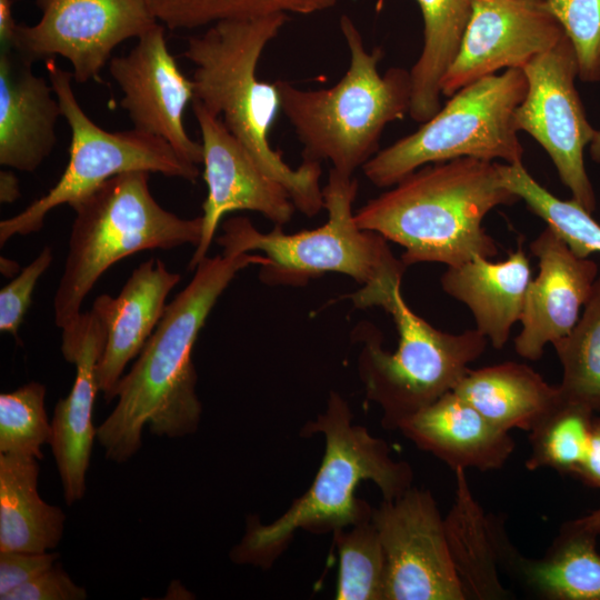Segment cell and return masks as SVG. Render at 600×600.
I'll return each mask as SVG.
<instances>
[{
    "label": "cell",
    "mask_w": 600,
    "mask_h": 600,
    "mask_svg": "<svg viewBox=\"0 0 600 600\" xmlns=\"http://www.w3.org/2000/svg\"><path fill=\"white\" fill-rule=\"evenodd\" d=\"M456 500L444 518L453 567L466 599L500 600L510 592L499 579V557L494 540V517L476 501L464 469H456Z\"/></svg>",
    "instance_id": "484cf974"
},
{
    "label": "cell",
    "mask_w": 600,
    "mask_h": 600,
    "mask_svg": "<svg viewBox=\"0 0 600 600\" xmlns=\"http://www.w3.org/2000/svg\"><path fill=\"white\" fill-rule=\"evenodd\" d=\"M20 197L19 181L11 171L0 172V201L1 203L14 202Z\"/></svg>",
    "instance_id": "ab89813d"
},
{
    "label": "cell",
    "mask_w": 600,
    "mask_h": 600,
    "mask_svg": "<svg viewBox=\"0 0 600 600\" xmlns=\"http://www.w3.org/2000/svg\"><path fill=\"white\" fill-rule=\"evenodd\" d=\"M332 536L339 556L336 599L384 600L387 561L372 518Z\"/></svg>",
    "instance_id": "4dcf8cb0"
},
{
    "label": "cell",
    "mask_w": 600,
    "mask_h": 600,
    "mask_svg": "<svg viewBox=\"0 0 600 600\" xmlns=\"http://www.w3.org/2000/svg\"><path fill=\"white\" fill-rule=\"evenodd\" d=\"M530 250L538 258L539 272L526 291L514 349L534 361L548 343L567 337L577 324L597 280L598 266L577 257L549 227L531 242Z\"/></svg>",
    "instance_id": "ac0fdd59"
},
{
    "label": "cell",
    "mask_w": 600,
    "mask_h": 600,
    "mask_svg": "<svg viewBox=\"0 0 600 600\" xmlns=\"http://www.w3.org/2000/svg\"><path fill=\"white\" fill-rule=\"evenodd\" d=\"M19 270V266L16 261L1 257L0 258V271L3 276L11 277Z\"/></svg>",
    "instance_id": "b9f144b4"
},
{
    "label": "cell",
    "mask_w": 600,
    "mask_h": 600,
    "mask_svg": "<svg viewBox=\"0 0 600 600\" xmlns=\"http://www.w3.org/2000/svg\"><path fill=\"white\" fill-rule=\"evenodd\" d=\"M107 330L92 311L62 330L63 358L76 366V378L66 398L54 407L49 444L57 464L67 504L81 500L87 490V472L97 428L93 409L100 391L97 368L104 349Z\"/></svg>",
    "instance_id": "e0dca14e"
},
{
    "label": "cell",
    "mask_w": 600,
    "mask_h": 600,
    "mask_svg": "<svg viewBox=\"0 0 600 600\" xmlns=\"http://www.w3.org/2000/svg\"><path fill=\"white\" fill-rule=\"evenodd\" d=\"M401 278L384 276L349 296L357 308L382 307L396 324L399 341L394 352L382 348V337L372 326L358 333L363 343L358 371L366 396L381 408L382 426L389 430L454 390L468 364L487 346V338L477 329L449 333L414 313L401 294Z\"/></svg>",
    "instance_id": "8992f818"
},
{
    "label": "cell",
    "mask_w": 600,
    "mask_h": 600,
    "mask_svg": "<svg viewBox=\"0 0 600 600\" xmlns=\"http://www.w3.org/2000/svg\"><path fill=\"white\" fill-rule=\"evenodd\" d=\"M147 171L120 173L70 207L76 217L53 309L62 330L76 324L81 304L117 261L138 251L197 247L202 217L183 219L152 197Z\"/></svg>",
    "instance_id": "52a82bcc"
},
{
    "label": "cell",
    "mask_w": 600,
    "mask_h": 600,
    "mask_svg": "<svg viewBox=\"0 0 600 600\" xmlns=\"http://www.w3.org/2000/svg\"><path fill=\"white\" fill-rule=\"evenodd\" d=\"M62 116L54 90L12 49L0 53V163L32 172L51 153Z\"/></svg>",
    "instance_id": "ffe728a7"
},
{
    "label": "cell",
    "mask_w": 600,
    "mask_h": 600,
    "mask_svg": "<svg viewBox=\"0 0 600 600\" xmlns=\"http://www.w3.org/2000/svg\"><path fill=\"white\" fill-rule=\"evenodd\" d=\"M44 397L46 387L37 381L0 394V453L43 458L51 437Z\"/></svg>",
    "instance_id": "d6a6232c"
},
{
    "label": "cell",
    "mask_w": 600,
    "mask_h": 600,
    "mask_svg": "<svg viewBox=\"0 0 600 600\" xmlns=\"http://www.w3.org/2000/svg\"><path fill=\"white\" fill-rule=\"evenodd\" d=\"M566 34L544 2L472 0V13L460 50L441 82L451 97L496 71L523 68Z\"/></svg>",
    "instance_id": "2e32d148"
},
{
    "label": "cell",
    "mask_w": 600,
    "mask_h": 600,
    "mask_svg": "<svg viewBox=\"0 0 600 600\" xmlns=\"http://www.w3.org/2000/svg\"><path fill=\"white\" fill-rule=\"evenodd\" d=\"M519 200L502 186L498 162L463 157L417 169L354 211V221L401 246L407 267H452L497 256L482 220L493 208Z\"/></svg>",
    "instance_id": "7a4b0ae2"
},
{
    "label": "cell",
    "mask_w": 600,
    "mask_h": 600,
    "mask_svg": "<svg viewBox=\"0 0 600 600\" xmlns=\"http://www.w3.org/2000/svg\"><path fill=\"white\" fill-rule=\"evenodd\" d=\"M179 281V273L152 258L133 270L118 297L96 298L91 310L107 330L97 368L99 390L106 401L114 399L127 364L141 352L154 331L167 307V297Z\"/></svg>",
    "instance_id": "d6986e66"
},
{
    "label": "cell",
    "mask_w": 600,
    "mask_h": 600,
    "mask_svg": "<svg viewBox=\"0 0 600 600\" xmlns=\"http://www.w3.org/2000/svg\"><path fill=\"white\" fill-rule=\"evenodd\" d=\"M87 597V590L77 584L57 561L51 568L12 590L3 600H84Z\"/></svg>",
    "instance_id": "d590c367"
},
{
    "label": "cell",
    "mask_w": 600,
    "mask_h": 600,
    "mask_svg": "<svg viewBox=\"0 0 600 600\" xmlns=\"http://www.w3.org/2000/svg\"><path fill=\"white\" fill-rule=\"evenodd\" d=\"M527 89L521 68L461 88L417 131L379 150L362 167L366 178L387 188L426 164L463 157L522 162L514 112Z\"/></svg>",
    "instance_id": "9c48e42d"
},
{
    "label": "cell",
    "mask_w": 600,
    "mask_h": 600,
    "mask_svg": "<svg viewBox=\"0 0 600 600\" xmlns=\"http://www.w3.org/2000/svg\"><path fill=\"white\" fill-rule=\"evenodd\" d=\"M553 347L563 370L562 399L600 411V277L574 328Z\"/></svg>",
    "instance_id": "f1b7e54d"
},
{
    "label": "cell",
    "mask_w": 600,
    "mask_h": 600,
    "mask_svg": "<svg viewBox=\"0 0 600 600\" xmlns=\"http://www.w3.org/2000/svg\"><path fill=\"white\" fill-rule=\"evenodd\" d=\"M453 391L504 431H530L561 398L558 386L512 361L469 369Z\"/></svg>",
    "instance_id": "cb8c5ba5"
},
{
    "label": "cell",
    "mask_w": 600,
    "mask_h": 600,
    "mask_svg": "<svg viewBox=\"0 0 600 600\" xmlns=\"http://www.w3.org/2000/svg\"><path fill=\"white\" fill-rule=\"evenodd\" d=\"M288 20L286 13L226 19L188 39L183 56L194 64V99L221 117L228 130L260 167L289 192L296 209L308 217L323 208L321 162L303 160L291 168L273 150L269 132L281 110L276 82L258 79L262 52Z\"/></svg>",
    "instance_id": "277c9868"
},
{
    "label": "cell",
    "mask_w": 600,
    "mask_h": 600,
    "mask_svg": "<svg viewBox=\"0 0 600 600\" xmlns=\"http://www.w3.org/2000/svg\"><path fill=\"white\" fill-rule=\"evenodd\" d=\"M357 193V179L331 168L322 188L328 211L322 226L290 234L276 226L263 233L248 218L233 217L223 222L216 241L223 253L262 252L269 263L261 266L259 276L268 284L301 286L336 272L367 286L388 274H403L407 266L393 256L388 240L357 226L352 209Z\"/></svg>",
    "instance_id": "ba28073f"
},
{
    "label": "cell",
    "mask_w": 600,
    "mask_h": 600,
    "mask_svg": "<svg viewBox=\"0 0 600 600\" xmlns=\"http://www.w3.org/2000/svg\"><path fill=\"white\" fill-rule=\"evenodd\" d=\"M398 430L419 449L456 469L502 468L516 443L453 390L403 420Z\"/></svg>",
    "instance_id": "44dd1931"
},
{
    "label": "cell",
    "mask_w": 600,
    "mask_h": 600,
    "mask_svg": "<svg viewBox=\"0 0 600 600\" xmlns=\"http://www.w3.org/2000/svg\"><path fill=\"white\" fill-rule=\"evenodd\" d=\"M39 459L0 453V551L46 552L58 547L66 514L38 492Z\"/></svg>",
    "instance_id": "d4e9b609"
},
{
    "label": "cell",
    "mask_w": 600,
    "mask_h": 600,
    "mask_svg": "<svg viewBox=\"0 0 600 600\" xmlns=\"http://www.w3.org/2000/svg\"><path fill=\"white\" fill-rule=\"evenodd\" d=\"M503 187L523 200L528 208L579 258L600 253V224L576 200H562L543 188L522 162L498 163Z\"/></svg>",
    "instance_id": "83f0119b"
},
{
    "label": "cell",
    "mask_w": 600,
    "mask_h": 600,
    "mask_svg": "<svg viewBox=\"0 0 600 600\" xmlns=\"http://www.w3.org/2000/svg\"><path fill=\"white\" fill-rule=\"evenodd\" d=\"M350 61L332 87L303 90L277 80L281 111L303 146V160H328L336 171L353 177L378 151L386 126L409 113L410 71H378L380 49L366 50L362 36L347 14L340 18Z\"/></svg>",
    "instance_id": "5b68a950"
},
{
    "label": "cell",
    "mask_w": 600,
    "mask_h": 600,
    "mask_svg": "<svg viewBox=\"0 0 600 600\" xmlns=\"http://www.w3.org/2000/svg\"><path fill=\"white\" fill-rule=\"evenodd\" d=\"M593 419L592 410L561 397L529 431L531 450L526 468H551L576 477L588 453Z\"/></svg>",
    "instance_id": "f546056e"
},
{
    "label": "cell",
    "mask_w": 600,
    "mask_h": 600,
    "mask_svg": "<svg viewBox=\"0 0 600 600\" xmlns=\"http://www.w3.org/2000/svg\"><path fill=\"white\" fill-rule=\"evenodd\" d=\"M50 83L62 117L71 129L69 162L57 183L18 214L0 222V244L16 234L42 228L49 211L71 206L107 180L129 171L158 172L196 181L199 168L183 160L163 139L138 129L109 132L96 124L80 107L71 86L72 72L46 60Z\"/></svg>",
    "instance_id": "30bf717a"
},
{
    "label": "cell",
    "mask_w": 600,
    "mask_h": 600,
    "mask_svg": "<svg viewBox=\"0 0 600 600\" xmlns=\"http://www.w3.org/2000/svg\"><path fill=\"white\" fill-rule=\"evenodd\" d=\"M109 72L123 93L120 106L134 129L166 140L187 162L202 163V144L184 127L186 108L194 99L193 82L170 53L163 24L139 37L129 53L110 59Z\"/></svg>",
    "instance_id": "9a60e30c"
},
{
    "label": "cell",
    "mask_w": 600,
    "mask_h": 600,
    "mask_svg": "<svg viewBox=\"0 0 600 600\" xmlns=\"http://www.w3.org/2000/svg\"><path fill=\"white\" fill-rule=\"evenodd\" d=\"M387 561L384 600H466L431 492L409 488L373 508Z\"/></svg>",
    "instance_id": "4fadbf2b"
},
{
    "label": "cell",
    "mask_w": 600,
    "mask_h": 600,
    "mask_svg": "<svg viewBox=\"0 0 600 600\" xmlns=\"http://www.w3.org/2000/svg\"><path fill=\"white\" fill-rule=\"evenodd\" d=\"M532 1L544 2L546 0H532Z\"/></svg>",
    "instance_id": "ee69618b"
},
{
    "label": "cell",
    "mask_w": 600,
    "mask_h": 600,
    "mask_svg": "<svg viewBox=\"0 0 600 600\" xmlns=\"http://www.w3.org/2000/svg\"><path fill=\"white\" fill-rule=\"evenodd\" d=\"M192 108L201 133L203 179L208 188L200 242L189 262V268L196 269L208 256L224 214L256 211L282 227L291 221L296 206L287 189L260 167L221 117L213 116L196 100Z\"/></svg>",
    "instance_id": "5bb4252c"
},
{
    "label": "cell",
    "mask_w": 600,
    "mask_h": 600,
    "mask_svg": "<svg viewBox=\"0 0 600 600\" xmlns=\"http://www.w3.org/2000/svg\"><path fill=\"white\" fill-rule=\"evenodd\" d=\"M161 24L188 30L226 19L272 13L313 14L328 10L338 0H144Z\"/></svg>",
    "instance_id": "1f68e13d"
},
{
    "label": "cell",
    "mask_w": 600,
    "mask_h": 600,
    "mask_svg": "<svg viewBox=\"0 0 600 600\" xmlns=\"http://www.w3.org/2000/svg\"><path fill=\"white\" fill-rule=\"evenodd\" d=\"M52 262V250L46 246L37 258L0 290V331L18 338L36 284Z\"/></svg>",
    "instance_id": "e575fe53"
},
{
    "label": "cell",
    "mask_w": 600,
    "mask_h": 600,
    "mask_svg": "<svg viewBox=\"0 0 600 600\" xmlns=\"http://www.w3.org/2000/svg\"><path fill=\"white\" fill-rule=\"evenodd\" d=\"M268 262L263 254L222 252L198 263L190 282L167 304L137 361L120 379L117 403L97 428L107 459L123 463L132 458L141 448L144 427L170 439L198 430L202 404L192 361L198 334L236 274Z\"/></svg>",
    "instance_id": "6da1fadb"
},
{
    "label": "cell",
    "mask_w": 600,
    "mask_h": 600,
    "mask_svg": "<svg viewBox=\"0 0 600 600\" xmlns=\"http://www.w3.org/2000/svg\"><path fill=\"white\" fill-rule=\"evenodd\" d=\"M42 11L33 26L18 24L12 47L34 61L60 56L78 83L101 81L113 49L139 38L158 22L144 0H37Z\"/></svg>",
    "instance_id": "7c38bea8"
},
{
    "label": "cell",
    "mask_w": 600,
    "mask_h": 600,
    "mask_svg": "<svg viewBox=\"0 0 600 600\" xmlns=\"http://www.w3.org/2000/svg\"><path fill=\"white\" fill-rule=\"evenodd\" d=\"M18 23L12 14V0H0V42L1 49H12Z\"/></svg>",
    "instance_id": "f35d334b"
},
{
    "label": "cell",
    "mask_w": 600,
    "mask_h": 600,
    "mask_svg": "<svg viewBox=\"0 0 600 600\" xmlns=\"http://www.w3.org/2000/svg\"><path fill=\"white\" fill-rule=\"evenodd\" d=\"M576 520L586 529L594 532L597 536H600V508Z\"/></svg>",
    "instance_id": "60d3db41"
},
{
    "label": "cell",
    "mask_w": 600,
    "mask_h": 600,
    "mask_svg": "<svg viewBox=\"0 0 600 600\" xmlns=\"http://www.w3.org/2000/svg\"><path fill=\"white\" fill-rule=\"evenodd\" d=\"M544 6L574 47L578 78L584 82L600 81V0H546Z\"/></svg>",
    "instance_id": "836d02e7"
},
{
    "label": "cell",
    "mask_w": 600,
    "mask_h": 600,
    "mask_svg": "<svg viewBox=\"0 0 600 600\" xmlns=\"http://www.w3.org/2000/svg\"><path fill=\"white\" fill-rule=\"evenodd\" d=\"M316 433L324 439V452L312 483L274 521L264 524L257 516L247 517L244 533L230 551L234 563L268 569L297 530L332 533L370 519L373 508L356 496L361 481H372L383 500L397 499L412 487L411 466L394 460L384 440L356 424L338 392L331 391L324 411L302 427V437Z\"/></svg>",
    "instance_id": "3957f363"
},
{
    "label": "cell",
    "mask_w": 600,
    "mask_h": 600,
    "mask_svg": "<svg viewBox=\"0 0 600 600\" xmlns=\"http://www.w3.org/2000/svg\"><path fill=\"white\" fill-rule=\"evenodd\" d=\"M58 552L0 551V599L39 573L51 568Z\"/></svg>",
    "instance_id": "8d00e7d4"
},
{
    "label": "cell",
    "mask_w": 600,
    "mask_h": 600,
    "mask_svg": "<svg viewBox=\"0 0 600 600\" xmlns=\"http://www.w3.org/2000/svg\"><path fill=\"white\" fill-rule=\"evenodd\" d=\"M591 159L600 163V130H597L592 141L590 142Z\"/></svg>",
    "instance_id": "7bdbcfd3"
},
{
    "label": "cell",
    "mask_w": 600,
    "mask_h": 600,
    "mask_svg": "<svg viewBox=\"0 0 600 600\" xmlns=\"http://www.w3.org/2000/svg\"><path fill=\"white\" fill-rule=\"evenodd\" d=\"M531 270L526 252L519 247L503 261L483 257L448 267L441 277L446 293L463 302L471 311L476 329L501 349L511 328L520 321Z\"/></svg>",
    "instance_id": "7402d4cb"
},
{
    "label": "cell",
    "mask_w": 600,
    "mask_h": 600,
    "mask_svg": "<svg viewBox=\"0 0 600 600\" xmlns=\"http://www.w3.org/2000/svg\"><path fill=\"white\" fill-rule=\"evenodd\" d=\"M528 89L514 112L518 131L529 133L551 158L572 199L588 212L596 210V194L587 174L583 151L594 130L574 86L579 66L567 34L522 68Z\"/></svg>",
    "instance_id": "8fae6325"
},
{
    "label": "cell",
    "mask_w": 600,
    "mask_h": 600,
    "mask_svg": "<svg viewBox=\"0 0 600 600\" xmlns=\"http://www.w3.org/2000/svg\"><path fill=\"white\" fill-rule=\"evenodd\" d=\"M597 537L572 520L561 527L549 550L539 559L522 557L508 541L501 552L500 567L539 598L600 600Z\"/></svg>",
    "instance_id": "603a6c76"
},
{
    "label": "cell",
    "mask_w": 600,
    "mask_h": 600,
    "mask_svg": "<svg viewBox=\"0 0 600 600\" xmlns=\"http://www.w3.org/2000/svg\"><path fill=\"white\" fill-rule=\"evenodd\" d=\"M574 478L600 489V417L594 416L588 453Z\"/></svg>",
    "instance_id": "74e56055"
},
{
    "label": "cell",
    "mask_w": 600,
    "mask_h": 600,
    "mask_svg": "<svg viewBox=\"0 0 600 600\" xmlns=\"http://www.w3.org/2000/svg\"><path fill=\"white\" fill-rule=\"evenodd\" d=\"M423 18V47L410 70V117L426 122L441 108V82L460 50L472 0H416Z\"/></svg>",
    "instance_id": "4316f807"
}]
</instances>
